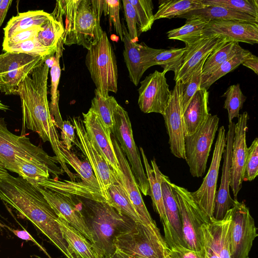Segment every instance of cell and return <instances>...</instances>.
<instances>
[{"instance_id": "cell-57", "label": "cell", "mask_w": 258, "mask_h": 258, "mask_svg": "<svg viewBox=\"0 0 258 258\" xmlns=\"http://www.w3.org/2000/svg\"><path fill=\"white\" fill-rule=\"evenodd\" d=\"M109 258H128V257L119 252L115 251V252L113 253V254H112Z\"/></svg>"}, {"instance_id": "cell-50", "label": "cell", "mask_w": 258, "mask_h": 258, "mask_svg": "<svg viewBox=\"0 0 258 258\" xmlns=\"http://www.w3.org/2000/svg\"><path fill=\"white\" fill-rule=\"evenodd\" d=\"M167 258H204L203 251L191 250L180 245L169 248Z\"/></svg>"}, {"instance_id": "cell-14", "label": "cell", "mask_w": 258, "mask_h": 258, "mask_svg": "<svg viewBox=\"0 0 258 258\" xmlns=\"http://www.w3.org/2000/svg\"><path fill=\"white\" fill-rule=\"evenodd\" d=\"M226 135L224 126H221L218 130L208 171L199 189L195 191L190 192L195 201L210 219L213 216L219 170L226 145Z\"/></svg>"}, {"instance_id": "cell-17", "label": "cell", "mask_w": 258, "mask_h": 258, "mask_svg": "<svg viewBox=\"0 0 258 258\" xmlns=\"http://www.w3.org/2000/svg\"><path fill=\"white\" fill-rule=\"evenodd\" d=\"M165 74L156 70L140 82L138 105L144 113L164 114L171 94Z\"/></svg>"}, {"instance_id": "cell-16", "label": "cell", "mask_w": 258, "mask_h": 258, "mask_svg": "<svg viewBox=\"0 0 258 258\" xmlns=\"http://www.w3.org/2000/svg\"><path fill=\"white\" fill-rule=\"evenodd\" d=\"M35 186L58 217L64 220L91 242L94 243L92 233L82 211L81 203L77 205L70 195L53 191L39 185Z\"/></svg>"}, {"instance_id": "cell-9", "label": "cell", "mask_w": 258, "mask_h": 258, "mask_svg": "<svg viewBox=\"0 0 258 258\" xmlns=\"http://www.w3.org/2000/svg\"><path fill=\"white\" fill-rule=\"evenodd\" d=\"M171 184L179 211L185 246L200 251L201 228L210 219L195 201L190 191L172 182Z\"/></svg>"}, {"instance_id": "cell-53", "label": "cell", "mask_w": 258, "mask_h": 258, "mask_svg": "<svg viewBox=\"0 0 258 258\" xmlns=\"http://www.w3.org/2000/svg\"><path fill=\"white\" fill-rule=\"evenodd\" d=\"M5 227H7L9 230L12 231L15 235L19 238L25 240L26 241H31L37 244L39 247H40L44 251V249L34 240V239L30 235V234L25 230H20L14 229L7 225H5Z\"/></svg>"}, {"instance_id": "cell-27", "label": "cell", "mask_w": 258, "mask_h": 258, "mask_svg": "<svg viewBox=\"0 0 258 258\" xmlns=\"http://www.w3.org/2000/svg\"><path fill=\"white\" fill-rule=\"evenodd\" d=\"M146 174L150 185V196L155 211L158 214L163 224L164 239L169 247L171 246L172 236L169 223L166 216L163 200L161 183L156 169L149 163L147 156L142 147L140 148Z\"/></svg>"}, {"instance_id": "cell-36", "label": "cell", "mask_w": 258, "mask_h": 258, "mask_svg": "<svg viewBox=\"0 0 258 258\" xmlns=\"http://www.w3.org/2000/svg\"><path fill=\"white\" fill-rule=\"evenodd\" d=\"M90 108L99 117L104 125L111 130L114 125V114L119 104L112 96H103L96 89Z\"/></svg>"}, {"instance_id": "cell-4", "label": "cell", "mask_w": 258, "mask_h": 258, "mask_svg": "<svg viewBox=\"0 0 258 258\" xmlns=\"http://www.w3.org/2000/svg\"><path fill=\"white\" fill-rule=\"evenodd\" d=\"M50 14L63 26V44H77L88 50L99 40L103 32L100 23L102 15L91 0L56 1Z\"/></svg>"}, {"instance_id": "cell-38", "label": "cell", "mask_w": 258, "mask_h": 258, "mask_svg": "<svg viewBox=\"0 0 258 258\" xmlns=\"http://www.w3.org/2000/svg\"><path fill=\"white\" fill-rule=\"evenodd\" d=\"M186 50V47L160 49L159 52L153 56L151 67L160 66L163 69V72L165 73L168 71H173L175 77L182 63Z\"/></svg>"}, {"instance_id": "cell-5", "label": "cell", "mask_w": 258, "mask_h": 258, "mask_svg": "<svg viewBox=\"0 0 258 258\" xmlns=\"http://www.w3.org/2000/svg\"><path fill=\"white\" fill-rule=\"evenodd\" d=\"M80 203L86 222L93 236L94 244L103 258H109L115 252V237L135 222L119 214L107 203L85 198Z\"/></svg>"}, {"instance_id": "cell-3", "label": "cell", "mask_w": 258, "mask_h": 258, "mask_svg": "<svg viewBox=\"0 0 258 258\" xmlns=\"http://www.w3.org/2000/svg\"><path fill=\"white\" fill-rule=\"evenodd\" d=\"M57 158L49 156L41 147L34 145L29 138L17 136L7 128L5 118L0 117V164L6 170L17 173L34 186L50 174H62Z\"/></svg>"}, {"instance_id": "cell-55", "label": "cell", "mask_w": 258, "mask_h": 258, "mask_svg": "<svg viewBox=\"0 0 258 258\" xmlns=\"http://www.w3.org/2000/svg\"><path fill=\"white\" fill-rule=\"evenodd\" d=\"M12 2V0H0V27L5 19Z\"/></svg>"}, {"instance_id": "cell-32", "label": "cell", "mask_w": 258, "mask_h": 258, "mask_svg": "<svg viewBox=\"0 0 258 258\" xmlns=\"http://www.w3.org/2000/svg\"><path fill=\"white\" fill-rule=\"evenodd\" d=\"M209 21L203 18L187 19L182 26L168 31L167 37L182 41L185 47H189L203 36L204 29Z\"/></svg>"}, {"instance_id": "cell-10", "label": "cell", "mask_w": 258, "mask_h": 258, "mask_svg": "<svg viewBox=\"0 0 258 258\" xmlns=\"http://www.w3.org/2000/svg\"><path fill=\"white\" fill-rule=\"evenodd\" d=\"M112 134L131 165V170L141 191L150 196V185L141 161L139 151L133 137L131 122L128 113L119 104L114 114Z\"/></svg>"}, {"instance_id": "cell-24", "label": "cell", "mask_w": 258, "mask_h": 258, "mask_svg": "<svg viewBox=\"0 0 258 258\" xmlns=\"http://www.w3.org/2000/svg\"><path fill=\"white\" fill-rule=\"evenodd\" d=\"M214 35L228 42L258 43V24L234 21L212 20L205 26L203 36Z\"/></svg>"}, {"instance_id": "cell-59", "label": "cell", "mask_w": 258, "mask_h": 258, "mask_svg": "<svg viewBox=\"0 0 258 258\" xmlns=\"http://www.w3.org/2000/svg\"><path fill=\"white\" fill-rule=\"evenodd\" d=\"M131 258H146V257H133Z\"/></svg>"}, {"instance_id": "cell-45", "label": "cell", "mask_w": 258, "mask_h": 258, "mask_svg": "<svg viewBox=\"0 0 258 258\" xmlns=\"http://www.w3.org/2000/svg\"><path fill=\"white\" fill-rule=\"evenodd\" d=\"M5 52L25 53L34 56H40L47 58L52 56L51 53L38 41L37 37L11 46L3 48Z\"/></svg>"}, {"instance_id": "cell-58", "label": "cell", "mask_w": 258, "mask_h": 258, "mask_svg": "<svg viewBox=\"0 0 258 258\" xmlns=\"http://www.w3.org/2000/svg\"><path fill=\"white\" fill-rule=\"evenodd\" d=\"M9 107L5 104H4L1 100H0V110H3V111H7L9 110Z\"/></svg>"}, {"instance_id": "cell-31", "label": "cell", "mask_w": 258, "mask_h": 258, "mask_svg": "<svg viewBox=\"0 0 258 258\" xmlns=\"http://www.w3.org/2000/svg\"><path fill=\"white\" fill-rule=\"evenodd\" d=\"M178 18L186 19L192 18H203L208 21L219 20L258 23V20L250 15L218 6H208L202 9L192 10L180 16Z\"/></svg>"}, {"instance_id": "cell-34", "label": "cell", "mask_w": 258, "mask_h": 258, "mask_svg": "<svg viewBox=\"0 0 258 258\" xmlns=\"http://www.w3.org/2000/svg\"><path fill=\"white\" fill-rule=\"evenodd\" d=\"M63 43L61 37L58 41L53 63L50 69L51 76V102L49 104L51 115L54 116V120L56 126L61 129L62 120L58 107L59 91L58 86L60 77L61 69L60 67V58L62 54Z\"/></svg>"}, {"instance_id": "cell-51", "label": "cell", "mask_w": 258, "mask_h": 258, "mask_svg": "<svg viewBox=\"0 0 258 258\" xmlns=\"http://www.w3.org/2000/svg\"><path fill=\"white\" fill-rule=\"evenodd\" d=\"M61 138L62 143L68 150H71L72 143L75 142V127L69 120L62 122L61 128Z\"/></svg>"}, {"instance_id": "cell-47", "label": "cell", "mask_w": 258, "mask_h": 258, "mask_svg": "<svg viewBox=\"0 0 258 258\" xmlns=\"http://www.w3.org/2000/svg\"><path fill=\"white\" fill-rule=\"evenodd\" d=\"M120 1L118 0H103V13L105 16H109L110 21L112 23L116 34L123 41L122 24L119 18Z\"/></svg>"}, {"instance_id": "cell-43", "label": "cell", "mask_w": 258, "mask_h": 258, "mask_svg": "<svg viewBox=\"0 0 258 258\" xmlns=\"http://www.w3.org/2000/svg\"><path fill=\"white\" fill-rule=\"evenodd\" d=\"M137 15L138 32L150 30L155 21L153 13V4L151 0H129Z\"/></svg>"}, {"instance_id": "cell-56", "label": "cell", "mask_w": 258, "mask_h": 258, "mask_svg": "<svg viewBox=\"0 0 258 258\" xmlns=\"http://www.w3.org/2000/svg\"><path fill=\"white\" fill-rule=\"evenodd\" d=\"M8 174L7 170L0 164V179L6 177Z\"/></svg>"}, {"instance_id": "cell-30", "label": "cell", "mask_w": 258, "mask_h": 258, "mask_svg": "<svg viewBox=\"0 0 258 258\" xmlns=\"http://www.w3.org/2000/svg\"><path fill=\"white\" fill-rule=\"evenodd\" d=\"M51 17L50 14L43 10L19 13L9 21L4 28V38H9L18 33L35 27H42Z\"/></svg>"}, {"instance_id": "cell-22", "label": "cell", "mask_w": 258, "mask_h": 258, "mask_svg": "<svg viewBox=\"0 0 258 258\" xmlns=\"http://www.w3.org/2000/svg\"><path fill=\"white\" fill-rule=\"evenodd\" d=\"M82 114L83 122L88 137L109 166L117 174L119 167L111 137V131L104 125L91 108Z\"/></svg>"}, {"instance_id": "cell-46", "label": "cell", "mask_w": 258, "mask_h": 258, "mask_svg": "<svg viewBox=\"0 0 258 258\" xmlns=\"http://www.w3.org/2000/svg\"><path fill=\"white\" fill-rule=\"evenodd\" d=\"M258 175V139L256 138L248 147L243 181L253 180Z\"/></svg>"}, {"instance_id": "cell-25", "label": "cell", "mask_w": 258, "mask_h": 258, "mask_svg": "<svg viewBox=\"0 0 258 258\" xmlns=\"http://www.w3.org/2000/svg\"><path fill=\"white\" fill-rule=\"evenodd\" d=\"M229 42L218 35L203 36L190 47L186 48L182 63L174 78L175 82H184L211 53L224 44Z\"/></svg>"}, {"instance_id": "cell-40", "label": "cell", "mask_w": 258, "mask_h": 258, "mask_svg": "<svg viewBox=\"0 0 258 258\" xmlns=\"http://www.w3.org/2000/svg\"><path fill=\"white\" fill-rule=\"evenodd\" d=\"M63 32L64 29L61 24L52 16L43 26L42 29L39 31L37 39L43 47L54 55L58 41Z\"/></svg>"}, {"instance_id": "cell-1", "label": "cell", "mask_w": 258, "mask_h": 258, "mask_svg": "<svg viewBox=\"0 0 258 258\" xmlns=\"http://www.w3.org/2000/svg\"><path fill=\"white\" fill-rule=\"evenodd\" d=\"M49 67L45 61L34 69L19 85L17 95L21 102L22 133L25 128L37 133L44 142H49L63 170L73 181L60 146L56 124L51 114L47 99V80Z\"/></svg>"}, {"instance_id": "cell-15", "label": "cell", "mask_w": 258, "mask_h": 258, "mask_svg": "<svg viewBox=\"0 0 258 258\" xmlns=\"http://www.w3.org/2000/svg\"><path fill=\"white\" fill-rule=\"evenodd\" d=\"M169 137L171 153L176 157L185 159L184 128L182 107L181 82H175L162 115Z\"/></svg>"}, {"instance_id": "cell-37", "label": "cell", "mask_w": 258, "mask_h": 258, "mask_svg": "<svg viewBox=\"0 0 258 258\" xmlns=\"http://www.w3.org/2000/svg\"><path fill=\"white\" fill-rule=\"evenodd\" d=\"M242 47L239 43L227 42L213 50L205 60L202 69V76L216 71L229 58L234 56Z\"/></svg>"}, {"instance_id": "cell-41", "label": "cell", "mask_w": 258, "mask_h": 258, "mask_svg": "<svg viewBox=\"0 0 258 258\" xmlns=\"http://www.w3.org/2000/svg\"><path fill=\"white\" fill-rule=\"evenodd\" d=\"M205 7L218 6L248 14L258 20L257 0H202Z\"/></svg>"}, {"instance_id": "cell-2", "label": "cell", "mask_w": 258, "mask_h": 258, "mask_svg": "<svg viewBox=\"0 0 258 258\" xmlns=\"http://www.w3.org/2000/svg\"><path fill=\"white\" fill-rule=\"evenodd\" d=\"M0 199L30 221L67 258H76L62 237L58 217L35 186L9 173L0 179Z\"/></svg>"}, {"instance_id": "cell-33", "label": "cell", "mask_w": 258, "mask_h": 258, "mask_svg": "<svg viewBox=\"0 0 258 258\" xmlns=\"http://www.w3.org/2000/svg\"><path fill=\"white\" fill-rule=\"evenodd\" d=\"M108 194L110 206L119 214L129 218L135 222H141L117 174L114 180L108 187Z\"/></svg>"}, {"instance_id": "cell-21", "label": "cell", "mask_w": 258, "mask_h": 258, "mask_svg": "<svg viewBox=\"0 0 258 258\" xmlns=\"http://www.w3.org/2000/svg\"><path fill=\"white\" fill-rule=\"evenodd\" d=\"M122 28L124 61L130 79L137 86L145 72L151 67V60L160 49L150 47L144 42L138 44L133 41L123 22Z\"/></svg>"}, {"instance_id": "cell-42", "label": "cell", "mask_w": 258, "mask_h": 258, "mask_svg": "<svg viewBox=\"0 0 258 258\" xmlns=\"http://www.w3.org/2000/svg\"><path fill=\"white\" fill-rule=\"evenodd\" d=\"M222 97H225L224 108L228 111L229 122L234 118L238 117L246 97L243 94L240 85L237 84L229 87Z\"/></svg>"}, {"instance_id": "cell-35", "label": "cell", "mask_w": 258, "mask_h": 258, "mask_svg": "<svg viewBox=\"0 0 258 258\" xmlns=\"http://www.w3.org/2000/svg\"><path fill=\"white\" fill-rule=\"evenodd\" d=\"M205 7L202 0L159 1L158 10L154 15V19L178 17L191 11Z\"/></svg>"}, {"instance_id": "cell-12", "label": "cell", "mask_w": 258, "mask_h": 258, "mask_svg": "<svg viewBox=\"0 0 258 258\" xmlns=\"http://www.w3.org/2000/svg\"><path fill=\"white\" fill-rule=\"evenodd\" d=\"M231 211V258H248L253 242L257 236L254 220L243 202L235 200Z\"/></svg>"}, {"instance_id": "cell-19", "label": "cell", "mask_w": 258, "mask_h": 258, "mask_svg": "<svg viewBox=\"0 0 258 258\" xmlns=\"http://www.w3.org/2000/svg\"><path fill=\"white\" fill-rule=\"evenodd\" d=\"M111 137L119 167V171L117 174L140 222L146 225L156 224L145 206L140 190L126 156L115 137L111 134Z\"/></svg>"}, {"instance_id": "cell-23", "label": "cell", "mask_w": 258, "mask_h": 258, "mask_svg": "<svg viewBox=\"0 0 258 258\" xmlns=\"http://www.w3.org/2000/svg\"><path fill=\"white\" fill-rule=\"evenodd\" d=\"M235 124L233 121L229 122L228 130L226 135V145L222 156L223 163L221 183L216 192L212 217L216 220H222L235 203V200L230 196L229 190L232 148Z\"/></svg>"}, {"instance_id": "cell-29", "label": "cell", "mask_w": 258, "mask_h": 258, "mask_svg": "<svg viewBox=\"0 0 258 258\" xmlns=\"http://www.w3.org/2000/svg\"><path fill=\"white\" fill-rule=\"evenodd\" d=\"M57 222L68 248L76 258H103L97 247L63 219Z\"/></svg>"}, {"instance_id": "cell-49", "label": "cell", "mask_w": 258, "mask_h": 258, "mask_svg": "<svg viewBox=\"0 0 258 258\" xmlns=\"http://www.w3.org/2000/svg\"><path fill=\"white\" fill-rule=\"evenodd\" d=\"M42 27H35L18 33L9 38H4L2 46L5 47L23 41L33 39L37 37V34Z\"/></svg>"}, {"instance_id": "cell-20", "label": "cell", "mask_w": 258, "mask_h": 258, "mask_svg": "<svg viewBox=\"0 0 258 258\" xmlns=\"http://www.w3.org/2000/svg\"><path fill=\"white\" fill-rule=\"evenodd\" d=\"M60 149L66 163L71 165L82 180L80 182L71 181V187L74 195L97 202L107 203L101 194L98 181L89 162L81 160L74 153L68 150L62 143Z\"/></svg>"}, {"instance_id": "cell-52", "label": "cell", "mask_w": 258, "mask_h": 258, "mask_svg": "<svg viewBox=\"0 0 258 258\" xmlns=\"http://www.w3.org/2000/svg\"><path fill=\"white\" fill-rule=\"evenodd\" d=\"M202 249L204 258H220L215 252L206 236L201 231Z\"/></svg>"}, {"instance_id": "cell-13", "label": "cell", "mask_w": 258, "mask_h": 258, "mask_svg": "<svg viewBox=\"0 0 258 258\" xmlns=\"http://www.w3.org/2000/svg\"><path fill=\"white\" fill-rule=\"evenodd\" d=\"M72 121L79 138V148L92 167L101 194L109 205L108 189L114 180L116 173L99 153L92 140L88 137L81 118L74 117Z\"/></svg>"}, {"instance_id": "cell-6", "label": "cell", "mask_w": 258, "mask_h": 258, "mask_svg": "<svg viewBox=\"0 0 258 258\" xmlns=\"http://www.w3.org/2000/svg\"><path fill=\"white\" fill-rule=\"evenodd\" d=\"M115 251L128 258H167L169 247L156 224L135 222L117 235L113 242Z\"/></svg>"}, {"instance_id": "cell-54", "label": "cell", "mask_w": 258, "mask_h": 258, "mask_svg": "<svg viewBox=\"0 0 258 258\" xmlns=\"http://www.w3.org/2000/svg\"><path fill=\"white\" fill-rule=\"evenodd\" d=\"M241 64L251 69L256 75L258 74V58L256 55L251 53Z\"/></svg>"}, {"instance_id": "cell-18", "label": "cell", "mask_w": 258, "mask_h": 258, "mask_svg": "<svg viewBox=\"0 0 258 258\" xmlns=\"http://www.w3.org/2000/svg\"><path fill=\"white\" fill-rule=\"evenodd\" d=\"M248 113L245 111L239 114L237 122L235 124L232 148L230 182V187L234 197V200H237V197L242 187L243 181L244 169L248 154L246 134L248 130Z\"/></svg>"}, {"instance_id": "cell-48", "label": "cell", "mask_w": 258, "mask_h": 258, "mask_svg": "<svg viewBox=\"0 0 258 258\" xmlns=\"http://www.w3.org/2000/svg\"><path fill=\"white\" fill-rule=\"evenodd\" d=\"M124 16L126 22L127 32L133 41H138L139 32L135 10L129 0H123Z\"/></svg>"}, {"instance_id": "cell-39", "label": "cell", "mask_w": 258, "mask_h": 258, "mask_svg": "<svg viewBox=\"0 0 258 258\" xmlns=\"http://www.w3.org/2000/svg\"><path fill=\"white\" fill-rule=\"evenodd\" d=\"M251 54L248 50L241 48L234 56L222 64L212 74L202 77L201 88L208 90L216 81L235 69Z\"/></svg>"}, {"instance_id": "cell-7", "label": "cell", "mask_w": 258, "mask_h": 258, "mask_svg": "<svg viewBox=\"0 0 258 258\" xmlns=\"http://www.w3.org/2000/svg\"><path fill=\"white\" fill-rule=\"evenodd\" d=\"M85 63L96 90L104 97L117 91L116 59L107 34L103 31L99 40L87 50Z\"/></svg>"}, {"instance_id": "cell-44", "label": "cell", "mask_w": 258, "mask_h": 258, "mask_svg": "<svg viewBox=\"0 0 258 258\" xmlns=\"http://www.w3.org/2000/svg\"><path fill=\"white\" fill-rule=\"evenodd\" d=\"M206 58L204 59L190 76L183 82L182 87V107L185 111L192 97L201 88L202 69Z\"/></svg>"}, {"instance_id": "cell-8", "label": "cell", "mask_w": 258, "mask_h": 258, "mask_svg": "<svg viewBox=\"0 0 258 258\" xmlns=\"http://www.w3.org/2000/svg\"><path fill=\"white\" fill-rule=\"evenodd\" d=\"M219 122L217 115L209 113L195 133L184 136V159L193 177H201L205 174Z\"/></svg>"}, {"instance_id": "cell-28", "label": "cell", "mask_w": 258, "mask_h": 258, "mask_svg": "<svg viewBox=\"0 0 258 258\" xmlns=\"http://www.w3.org/2000/svg\"><path fill=\"white\" fill-rule=\"evenodd\" d=\"M209 92L201 88L183 112L184 136L195 133L209 114Z\"/></svg>"}, {"instance_id": "cell-26", "label": "cell", "mask_w": 258, "mask_h": 258, "mask_svg": "<svg viewBox=\"0 0 258 258\" xmlns=\"http://www.w3.org/2000/svg\"><path fill=\"white\" fill-rule=\"evenodd\" d=\"M151 163L152 167L157 171L161 183L164 206L171 232L172 243L170 247L177 245L185 246L179 211L173 192L171 182L169 178L160 170L155 158L151 160Z\"/></svg>"}, {"instance_id": "cell-11", "label": "cell", "mask_w": 258, "mask_h": 258, "mask_svg": "<svg viewBox=\"0 0 258 258\" xmlns=\"http://www.w3.org/2000/svg\"><path fill=\"white\" fill-rule=\"evenodd\" d=\"M47 58L25 53L5 52L0 54V91L17 95L19 85Z\"/></svg>"}]
</instances>
